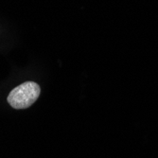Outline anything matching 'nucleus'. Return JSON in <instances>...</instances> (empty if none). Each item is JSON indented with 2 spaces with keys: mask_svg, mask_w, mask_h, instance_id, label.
Instances as JSON below:
<instances>
[{
  "mask_svg": "<svg viewBox=\"0 0 158 158\" xmlns=\"http://www.w3.org/2000/svg\"><path fill=\"white\" fill-rule=\"evenodd\" d=\"M40 86L34 81H26L14 87L8 96L9 104L16 110L26 109L31 106L39 98Z\"/></svg>",
  "mask_w": 158,
  "mask_h": 158,
  "instance_id": "nucleus-1",
  "label": "nucleus"
}]
</instances>
